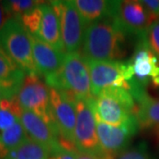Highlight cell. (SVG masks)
<instances>
[{
  "instance_id": "6da1fadb",
  "label": "cell",
  "mask_w": 159,
  "mask_h": 159,
  "mask_svg": "<svg viewBox=\"0 0 159 159\" xmlns=\"http://www.w3.org/2000/svg\"><path fill=\"white\" fill-rule=\"evenodd\" d=\"M125 42L116 19H104L87 25L80 54L86 60L120 62L125 55Z\"/></svg>"
},
{
  "instance_id": "7a4b0ae2",
  "label": "cell",
  "mask_w": 159,
  "mask_h": 159,
  "mask_svg": "<svg viewBox=\"0 0 159 159\" xmlns=\"http://www.w3.org/2000/svg\"><path fill=\"white\" fill-rule=\"evenodd\" d=\"M96 120L120 126L136 118L137 103L127 90L111 87L88 101Z\"/></svg>"
},
{
  "instance_id": "3957f363",
  "label": "cell",
  "mask_w": 159,
  "mask_h": 159,
  "mask_svg": "<svg viewBox=\"0 0 159 159\" xmlns=\"http://www.w3.org/2000/svg\"><path fill=\"white\" fill-rule=\"evenodd\" d=\"M45 82L51 89L64 91L76 99L89 101L94 97L89 71L80 53L66 54L59 72Z\"/></svg>"
},
{
  "instance_id": "277c9868",
  "label": "cell",
  "mask_w": 159,
  "mask_h": 159,
  "mask_svg": "<svg viewBox=\"0 0 159 159\" xmlns=\"http://www.w3.org/2000/svg\"><path fill=\"white\" fill-rule=\"evenodd\" d=\"M0 47L26 75H40L33 58L30 35L19 20L8 19L4 24L0 30Z\"/></svg>"
},
{
  "instance_id": "5b68a950",
  "label": "cell",
  "mask_w": 159,
  "mask_h": 159,
  "mask_svg": "<svg viewBox=\"0 0 159 159\" xmlns=\"http://www.w3.org/2000/svg\"><path fill=\"white\" fill-rule=\"evenodd\" d=\"M50 89V115L59 134V143L64 148L76 151L74 143L76 98L64 91Z\"/></svg>"
},
{
  "instance_id": "8992f818",
  "label": "cell",
  "mask_w": 159,
  "mask_h": 159,
  "mask_svg": "<svg viewBox=\"0 0 159 159\" xmlns=\"http://www.w3.org/2000/svg\"><path fill=\"white\" fill-rule=\"evenodd\" d=\"M60 20L61 37L66 54L80 53L87 23L74 1H51Z\"/></svg>"
},
{
  "instance_id": "52a82bcc",
  "label": "cell",
  "mask_w": 159,
  "mask_h": 159,
  "mask_svg": "<svg viewBox=\"0 0 159 159\" xmlns=\"http://www.w3.org/2000/svg\"><path fill=\"white\" fill-rule=\"evenodd\" d=\"M50 87L42 80L40 75H26L17 100L22 110L37 114L57 132L50 115Z\"/></svg>"
},
{
  "instance_id": "ba28073f",
  "label": "cell",
  "mask_w": 159,
  "mask_h": 159,
  "mask_svg": "<svg viewBox=\"0 0 159 159\" xmlns=\"http://www.w3.org/2000/svg\"><path fill=\"white\" fill-rule=\"evenodd\" d=\"M76 125L74 129V143L78 151L105 157L100 148L97 131L95 114L88 101L75 100Z\"/></svg>"
},
{
  "instance_id": "9c48e42d",
  "label": "cell",
  "mask_w": 159,
  "mask_h": 159,
  "mask_svg": "<svg viewBox=\"0 0 159 159\" xmlns=\"http://www.w3.org/2000/svg\"><path fill=\"white\" fill-rule=\"evenodd\" d=\"M140 128L137 118L120 126L97 121V131L100 148L105 157L114 158L127 149L132 137Z\"/></svg>"
},
{
  "instance_id": "30bf717a",
  "label": "cell",
  "mask_w": 159,
  "mask_h": 159,
  "mask_svg": "<svg viewBox=\"0 0 159 159\" xmlns=\"http://www.w3.org/2000/svg\"><path fill=\"white\" fill-rule=\"evenodd\" d=\"M84 60L89 71L93 97L111 87L121 88L130 93V83L125 80L123 74L124 62Z\"/></svg>"
},
{
  "instance_id": "8fae6325",
  "label": "cell",
  "mask_w": 159,
  "mask_h": 159,
  "mask_svg": "<svg viewBox=\"0 0 159 159\" xmlns=\"http://www.w3.org/2000/svg\"><path fill=\"white\" fill-rule=\"evenodd\" d=\"M116 21L125 35H133L137 40L145 36L154 22L152 18L141 1H121Z\"/></svg>"
},
{
  "instance_id": "7c38bea8",
  "label": "cell",
  "mask_w": 159,
  "mask_h": 159,
  "mask_svg": "<svg viewBox=\"0 0 159 159\" xmlns=\"http://www.w3.org/2000/svg\"><path fill=\"white\" fill-rule=\"evenodd\" d=\"M129 62L134 69V80L144 88L149 83L159 88V59L150 51L144 37L137 40L135 51Z\"/></svg>"
},
{
  "instance_id": "4fadbf2b",
  "label": "cell",
  "mask_w": 159,
  "mask_h": 159,
  "mask_svg": "<svg viewBox=\"0 0 159 159\" xmlns=\"http://www.w3.org/2000/svg\"><path fill=\"white\" fill-rule=\"evenodd\" d=\"M20 123L29 139L46 147L51 153L61 147L58 133L37 114L22 110Z\"/></svg>"
},
{
  "instance_id": "5bb4252c",
  "label": "cell",
  "mask_w": 159,
  "mask_h": 159,
  "mask_svg": "<svg viewBox=\"0 0 159 159\" xmlns=\"http://www.w3.org/2000/svg\"><path fill=\"white\" fill-rule=\"evenodd\" d=\"M30 35L34 65L41 76L48 80L61 69L66 54L57 51L35 35Z\"/></svg>"
},
{
  "instance_id": "9a60e30c",
  "label": "cell",
  "mask_w": 159,
  "mask_h": 159,
  "mask_svg": "<svg viewBox=\"0 0 159 159\" xmlns=\"http://www.w3.org/2000/svg\"><path fill=\"white\" fill-rule=\"evenodd\" d=\"M41 8L43 11V18L38 34L35 36L44 41L57 51L65 53L61 37L60 20L57 11L51 6V2L49 4L43 2Z\"/></svg>"
},
{
  "instance_id": "2e32d148",
  "label": "cell",
  "mask_w": 159,
  "mask_h": 159,
  "mask_svg": "<svg viewBox=\"0 0 159 159\" xmlns=\"http://www.w3.org/2000/svg\"><path fill=\"white\" fill-rule=\"evenodd\" d=\"M121 1L74 0V4L87 23L117 17Z\"/></svg>"
},
{
  "instance_id": "e0dca14e",
  "label": "cell",
  "mask_w": 159,
  "mask_h": 159,
  "mask_svg": "<svg viewBox=\"0 0 159 159\" xmlns=\"http://www.w3.org/2000/svg\"><path fill=\"white\" fill-rule=\"evenodd\" d=\"M136 103V118L140 128H153L159 138V99L145 93Z\"/></svg>"
},
{
  "instance_id": "ac0fdd59",
  "label": "cell",
  "mask_w": 159,
  "mask_h": 159,
  "mask_svg": "<svg viewBox=\"0 0 159 159\" xmlns=\"http://www.w3.org/2000/svg\"><path fill=\"white\" fill-rule=\"evenodd\" d=\"M26 74L0 47V85L20 91Z\"/></svg>"
},
{
  "instance_id": "d6986e66",
  "label": "cell",
  "mask_w": 159,
  "mask_h": 159,
  "mask_svg": "<svg viewBox=\"0 0 159 159\" xmlns=\"http://www.w3.org/2000/svg\"><path fill=\"white\" fill-rule=\"evenodd\" d=\"M29 139V136L20 123L18 121L11 127L0 134V159H3L11 150Z\"/></svg>"
},
{
  "instance_id": "ffe728a7",
  "label": "cell",
  "mask_w": 159,
  "mask_h": 159,
  "mask_svg": "<svg viewBox=\"0 0 159 159\" xmlns=\"http://www.w3.org/2000/svg\"><path fill=\"white\" fill-rule=\"evenodd\" d=\"M51 154L50 149L29 138L3 159H50Z\"/></svg>"
},
{
  "instance_id": "44dd1931",
  "label": "cell",
  "mask_w": 159,
  "mask_h": 159,
  "mask_svg": "<svg viewBox=\"0 0 159 159\" xmlns=\"http://www.w3.org/2000/svg\"><path fill=\"white\" fill-rule=\"evenodd\" d=\"M22 109L17 97L0 102V134L20 120Z\"/></svg>"
},
{
  "instance_id": "7402d4cb",
  "label": "cell",
  "mask_w": 159,
  "mask_h": 159,
  "mask_svg": "<svg viewBox=\"0 0 159 159\" xmlns=\"http://www.w3.org/2000/svg\"><path fill=\"white\" fill-rule=\"evenodd\" d=\"M42 1L34 0H10L3 1L2 6L8 19L20 20L23 14L40 5Z\"/></svg>"
},
{
  "instance_id": "603a6c76",
  "label": "cell",
  "mask_w": 159,
  "mask_h": 159,
  "mask_svg": "<svg viewBox=\"0 0 159 159\" xmlns=\"http://www.w3.org/2000/svg\"><path fill=\"white\" fill-rule=\"evenodd\" d=\"M41 4L36 7H34V9L23 14L22 17L19 20L22 24V26L24 27V29L27 30V32L31 35H37L40 29L42 18H43V11L41 8Z\"/></svg>"
},
{
  "instance_id": "cb8c5ba5",
  "label": "cell",
  "mask_w": 159,
  "mask_h": 159,
  "mask_svg": "<svg viewBox=\"0 0 159 159\" xmlns=\"http://www.w3.org/2000/svg\"><path fill=\"white\" fill-rule=\"evenodd\" d=\"M148 48L159 59V20H155L144 36Z\"/></svg>"
},
{
  "instance_id": "d4e9b609",
  "label": "cell",
  "mask_w": 159,
  "mask_h": 159,
  "mask_svg": "<svg viewBox=\"0 0 159 159\" xmlns=\"http://www.w3.org/2000/svg\"><path fill=\"white\" fill-rule=\"evenodd\" d=\"M114 159H151V157L147 150L146 145L141 143L136 147L125 149V151L116 156Z\"/></svg>"
},
{
  "instance_id": "484cf974",
  "label": "cell",
  "mask_w": 159,
  "mask_h": 159,
  "mask_svg": "<svg viewBox=\"0 0 159 159\" xmlns=\"http://www.w3.org/2000/svg\"><path fill=\"white\" fill-rule=\"evenodd\" d=\"M141 2L154 21L159 20V0H142Z\"/></svg>"
},
{
  "instance_id": "4316f807",
  "label": "cell",
  "mask_w": 159,
  "mask_h": 159,
  "mask_svg": "<svg viewBox=\"0 0 159 159\" xmlns=\"http://www.w3.org/2000/svg\"><path fill=\"white\" fill-rule=\"evenodd\" d=\"M76 151L70 150L61 146L60 148H58L57 150L53 151L51 154L50 159H75Z\"/></svg>"
},
{
  "instance_id": "83f0119b",
  "label": "cell",
  "mask_w": 159,
  "mask_h": 159,
  "mask_svg": "<svg viewBox=\"0 0 159 159\" xmlns=\"http://www.w3.org/2000/svg\"><path fill=\"white\" fill-rule=\"evenodd\" d=\"M18 93H19V90L17 89L0 85V102L3 100L11 99L13 97H17Z\"/></svg>"
},
{
  "instance_id": "f1b7e54d",
  "label": "cell",
  "mask_w": 159,
  "mask_h": 159,
  "mask_svg": "<svg viewBox=\"0 0 159 159\" xmlns=\"http://www.w3.org/2000/svg\"><path fill=\"white\" fill-rule=\"evenodd\" d=\"M75 159H114L109 157H99L97 155H92L89 153H83L80 151L75 152Z\"/></svg>"
},
{
  "instance_id": "f546056e",
  "label": "cell",
  "mask_w": 159,
  "mask_h": 159,
  "mask_svg": "<svg viewBox=\"0 0 159 159\" xmlns=\"http://www.w3.org/2000/svg\"><path fill=\"white\" fill-rule=\"evenodd\" d=\"M7 20H8V18L6 16L5 10H4V8H3L2 3H0V30L3 28L4 24L6 23V21Z\"/></svg>"
}]
</instances>
